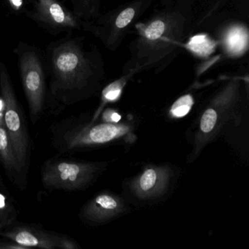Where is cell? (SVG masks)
<instances>
[{
	"label": "cell",
	"mask_w": 249,
	"mask_h": 249,
	"mask_svg": "<svg viewBox=\"0 0 249 249\" xmlns=\"http://www.w3.org/2000/svg\"><path fill=\"white\" fill-rule=\"evenodd\" d=\"M83 42V37L68 33L51 42L43 52L51 95L63 104H72L87 95L94 80V61L84 52Z\"/></svg>",
	"instance_id": "obj_1"
},
{
	"label": "cell",
	"mask_w": 249,
	"mask_h": 249,
	"mask_svg": "<svg viewBox=\"0 0 249 249\" xmlns=\"http://www.w3.org/2000/svg\"><path fill=\"white\" fill-rule=\"evenodd\" d=\"M14 52L32 121L36 123L43 113L46 100L47 72L44 56L38 48L23 41L18 43Z\"/></svg>",
	"instance_id": "obj_2"
},
{
	"label": "cell",
	"mask_w": 249,
	"mask_h": 249,
	"mask_svg": "<svg viewBox=\"0 0 249 249\" xmlns=\"http://www.w3.org/2000/svg\"><path fill=\"white\" fill-rule=\"evenodd\" d=\"M106 166L104 162L51 159L42 167L41 180L50 190H81L91 185Z\"/></svg>",
	"instance_id": "obj_3"
},
{
	"label": "cell",
	"mask_w": 249,
	"mask_h": 249,
	"mask_svg": "<svg viewBox=\"0 0 249 249\" xmlns=\"http://www.w3.org/2000/svg\"><path fill=\"white\" fill-rule=\"evenodd\" d=\"M132 125L126 123L94 124L74 126L56 138L59 149L71 151L119 142L132 143L136 140Z\"/></svg>",
	"instance_id": "obj_4"
},
{
	"label": "cell",
	"mask_w": 249,
	"mask_h": 249,
	"mask_svg": "<svg viewBox=\"0 0 249 249\" xmlns=\"http://www.w3.org/2000/svg\"><path fill=\"white\" fill-rule=\"evenodd\" d=\"M238 98L231 89L217 96L203 110L196 126L194 138L193 152L190 162L196 160L202 150L219 135L228 122L238 121L240 112L237 110Z\"/></svg>",
	"instance_id": "obj_5"
},
{
	"label": "cell",
	"mask_w": 249,
	"mask_h": 249,
	"mask_svg": "<svg viewBox=\"0 0 249 249\" xmlns=\"http://www.w3.org/2000/svg\"><path fill=\"white\" fill-rule=\"evenodd\" d=\"M0 94L4 103V124L22 172L27 167L28 160V131L8 68L2 61H0Z\"/></svg>",
	"instance_id": "obj_6"
},
{
	"label": "cell",
	"mask_w": 249,
	"mask_h": 249,
	"mask_svg": "<svg viewBox=\"0 0 249 249\" xmlns=\"http://www.w3.org/2000/svg\"><path fill=\"white\" fill-rule=\"evenodd\" d=\"M31 9L24 10L27 18L53 36L79 30L83 21L60 0H30Z\"/></svg>",
	"instance_id": "obj_7"
},
{
	"label": "cell",
	"mask_w": 249,
	"mask_h": 249,
	"mask_svg": "<svg viewBox=\"0 0 249 249\" xmlns=\"http://www.w3.org/2000/svg\"><path fill=\"white\" fill-rule=\"evenodd\" d=\"M0 235L28 248L44 249H78V243L67 235L27 225H18L5 231Z\"/></svg>",
	"instance_id": "obj_8"
},
{
	"label": "cell",
	"mask_w": 249,
	"mask_h": 249,
	"mask_svg": "<svg viewBox=\"0 0 249 249\" xmlns=\"http://www.w3.org/2000/svg\"><path fill=\"white\" fill-rule=\"evenodd\" d=\"M173 176V170L169 166H149L134 178L129 187L139 199H155L167 192Z\"/></svg>",
	"instance_id": "obj_9"
},
{
	"label": "cell",
	"mask_w": 249,
	"mask_h": 249,
	"mask_svg": "<svg viewBox=\"0 0 249 249\" xmlns=\"http://www.w3.org/2000/svg\"><path fill=\"white\" fill-rule=\"evenodd\" d=\"M127 207L120 196L104 192L90 199L81 211L84 219L91 222H107L126 212Z\"/></svg>",
	"instance_id": "obj_10"
},
{
	"label": "cell",
	"mask_w": 249,
	"mask_h": 249,
	"mask_svg": "<svg viewBox=\"0 0 249 249\" xmlns=\"http://www.w3.org/2000/svg\"><path fill=\"white\" fill-rule=\"evenodd\" d=\"M0 160L9 173H21L4 122L0 124Z\"/></svg>",
	"instance_id": "obj_11"
},
{
	"label": "cell",
	"mask_w": 249,
	"mask_h": 249,
	"mask_svg": "<svg viewBox=\"0 0 249 249\" xmlns=\"http://www.w3.org/2000/svg\"><path fill=\"white\" fill-rule=\"evenodd\" d=\"M215 41L211 40L206 35H197L191 38L186 47L192 53L201 57H206L215 51Z\"/></svg>",
	"instance_id": "obj_12"
},
{
	"label": "cell",
	"mask_w": 249,
	"mask_h": 249,
	"mask_svg": "<svg viewBox=\"0 0 249 249\" xmlns=\"http://www.w3.org/2000/svg\"><path fill=\"white\" fill-rule=\"evenodd\" d=\"M226 44L231 53H241L248 45L247 33L240 27L232 29L227 35Z\"/></svg>",
	"instance_id": "obj_13"
},
{
	"label": "cell",
	"mask_w": 249,
	"mask_h": 249,
	"mask_svg": "<svg viewBox=\"0 0 249 249\" xmlns=\"http://www.w3.org/2000/svg\"><path fill=\"white\" fill-rule=\"evenodd\" d=\"M194 105L193 97L190 94H186L178 99L170 107L169 114L174 119L184 117L192 110Z\"/></svg>",
	"instance_id": "obj_14"
},
{
	"label": "cell",
	"mask_w": 249,
	"mask_h": 249,
	"mask_svg": "<svg viewBox=\"0 0 249 249\" xmlns=\"http://www.w3.org/2000/svg\"><path fill=\"white\" fill-rule=\"evenodd\" d=\"M72 5V11L79 18L89 19L95 14L96 0H68Z\"/></svg>",
	"instance_id": "obj_15"
},
{
	"label": "cell",
	"mask_w": 249,
	"mask_h": 249,
	"mask_svg": "<svg viewBox=\"0 0 249 249\" xmlns=\"http://www.w3.org/2000/svg\"><path fill=\"white\" fill-rule=\"evenodd\" d=\"M165 31V24L162 21L157 20L151 23L145 30V36L148 40H155L160 38Z\"/></svg>",
	"instance_id": "obj_16"
},
{
	"label": "cell",
	"mask_w": 249,
	"mask_h": 249,
	"mask_svg": "<svg viewBox=\"0 0 249 249\" xmlns=\"http://www.w3.org/2000/svg\"><path fill=\"white\" fill-rule=\"evenodd\" d=\"M12 208H9L4 195H0V228L9 224L13 218Z\"/></svg>",
	"instance_id": "obj_17"
},
{
	"label": "cell",
	"mask_w": 249,
	"mask_h": 249,
	"mask_svg": "<svg viewBox=\"0 0 249 249\" xmlns=\"http://www.w3.org/2000/svg\"><path fill=\"white\" fill-rule=\"evenodd\" d=\"M134 16H135V10L133 8H129L124 10L116 19V27L120 29L124 28L133 19Z\"/></svg>",
	"instance_id": "obj_18"
},
{
	"label": "cell",
	"mask_w": 249,
	"mask_h": 249,
	"mask_svg": "<svg viewBox=\"0 0 249 249\" xmlns=\"http://www.w3.org/2000/svg\"><path fill=\"white\" fill-rule=\"evenodd\" d=\"M103 122L106 123L117 124L120 122L122 116L117 112L113 110H106L102 116Z\"/></svg>",
	"instance_id": "obj_19"
},
{
	"label": "cell",
	"mask_w": 249,
	"mask_h": 249,
	"mask_svg": "<svg viewBox=\"0 0 249 249\" xmlns=\"http://www.w3.org/2000/svg\"><path fill=\"white\" fill-rule=\"evenodd\" d=\"M13 12L18 13L24 8L25 0H6Z\"/></svg>",
	"instance_id": "obj_20"
},
{
	"label": "cell",
	"mask_w": 249,
	"mask_h": 249,
	"mask_svg": "<svg viewBox=\"0 0 249 249\" xmlns=\"http://www.w3.org/2000/svg\"><path fill=\"white\" fill-rule=\"evenodd\" d=\"M0 249H27L28 248L25 247V246H21V245L18 244V243H15V242L11 241V243H0Z\"/></svg>",
	"instance_id": "obj_21"
}]
</instances>
